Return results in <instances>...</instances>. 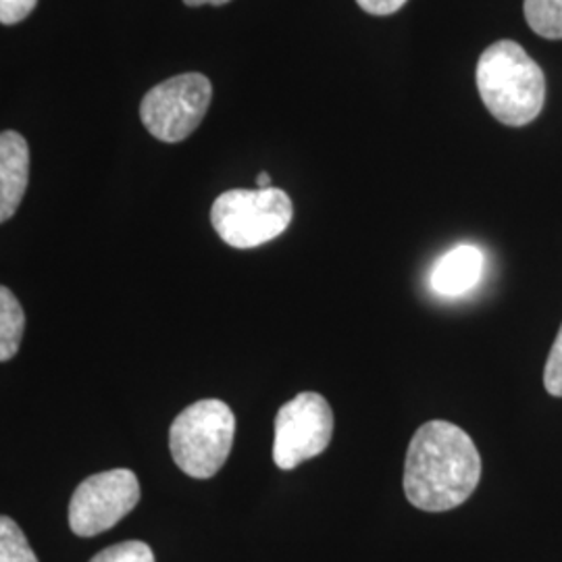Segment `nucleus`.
<instances>
[{
	"mask_svg": "<svg viewBox=\"0 0 562 562\" xmlns=\"http://www.w3.org/2000/svg\"><path fill=\"white\" fill-rule=\"evenodd\" d=\"M482 480V457L459 425L429 422L408 443L404 494L425 513L452 510L469 501Z\"/></svg>",
	"mask_w": 562,
	"mask_h": 562,
	"instance_id": "f257e3e1",
	"label": "nucleus"
},
{
	"mask_svg": "<svg viewBox=\"0 0 562 562\" xmlns=\"http://www.w3.org/2000/svg\"><path fill=\"white\" fill-rule=\"evenodd\" d=\"M475 80L483 104L504 125L521 127L542 113V67L517 42L501 41L487 46L477 63Z\"/></svg>",
	"mask_w": 562,
	"mask_h": 562,
	"instance_id": "f03ea898",
	"label": "nucleus"
},
{
	"mask_svg": "<svg viewBox=\"0 0 562 562\" xmlns=\"http://www.w3.org/2000/svg\"><path fill=\"white\" fill-rule=\"evenodd\" d=\"M234 436L236 417L225 402H194L181 411L169 429L171 457L186 475L209 480L227 461Z\"/></svg>",
	"mask_w": 562,
	"mask_h": 562,
	"instance_id": "7ed1b4c3",
	"label": "nucleus"
},
{
	"mask_svg": "<svg viewBox=\"0 0 562 562\" xmlns=\"http://www.w3.org/2000/svg\"><path fill=\"white\" fill-rule=\"evenodd\" d=\"M294 206L280 188L229 190L211 209V223L225 244L238 250L276 240L292 223Z\"/></svg>",
	"mask_w": 562,
	"mask_h": 562,
	"instance_id": "20e7f679",
	"label": "nucleus"
},
{
	"mask_svg": "<svg viewBox=\"0 0 562 562\" xmlns=\"http://www.w3.org/2000/svg\"><path fill=\"white\" fill-rule=\"evenodd\" d=\"M213 99V86L202 74H181L155 86L140 104L144 127L157 140H186L201 125Z\"/></svg>",
	"mask_w": 562,
	"mask_h": 562,
	"instance_id": "39448f33",
	"label": "nucleus"
},
{
	"mask_svg": "<svg viewBox=\"0 0 562 562\" xmlns=\"http://www.w3.org/2000/svg\"><path fill=\"white\" fill-rule=\"evenodd\" d=\"M140 503V483L130 469L97 473L78 485L69 504V527L80 538L109 531Z\"/></svg>",
	"mask_w": 562,
	"mask_h": 562,
	"instance_id": "423d86ee",
	"label": "nucleus"
},
{
	"mask_svg": "<svg viewBox=\"0 0 562 562\" xmlns=\"http://www.w3.org/2000/svg\"><path fill=\"white\" fill-rule=\"evenodd\" d=\"M334 436V413L317 392H302L285 402L276 417L273 461L292 471L301 462L319 457Z\"/></svg>",
	"mask_w": 562,
	"mask_h": 562,
	"instance_id": "0eeeda50",
	"label": "nucleus"
},
{
	"mask_svg": "<svg viewBox=\"0 0 562 562\" xmlns=\"http://www.w3.org/2000/svg\"><path fill=\"white\" fill-rule=\"evenodd\" d=\"M485 255L473 244H461L442 255L431 271V290L443 299H459L483 280Z\"/></svg>",
	"mask_w": 562,
	"mask_h": 562,
	"instance_id": "6e6552de",
	"label": "nucleus"
},
{
	"mask_svg": "<svg viewBox=\"0 0 562 562\" xmlns=\"http://www.w3.org/2000/svg\"><path fill=\"white\" fill-rule=\"evenodd\" d=\"M30 181V148L18 132L0 134V223L20 209Z\"/></svg>",
	"mask_w": 562,
	"mask_h": 562,
	"instance_id": "1a4fd4ad",
	"label": "nucleus"
},
{
	"mask_svg": "<svg viewBox=\"0 0 562 562\" xmlns=\"http://www.w3.org/2000/svg\"><path fill=\"white\" fill-rule=\"evenodd\" d=\"M25 329V315L15 294L0 285V362L18 355Z\"/></svg>",
	"mask_w": 562,
	"mask_h": 562,
	"instance_id": "9d476101",
	"label": "nucleus"
},
{
	"mask_svg": "<svg viewBox=\"0 0 562 562\" xmlns=\"http://www.w3.org/2000/svg\"><path fill=\"white\" fill-rule=\"evenodd\" d=\"M525 20L529 27L548 41L562 38V0H525Z\"/></svg>",
	"mask_w": 562,
	"mask_h": 562,
	"instance_id": "9b49d317",
	"label": "nucleus"
},
{
	"mask_svg": "<svg viewBox=\"0 0 562 562\" xmlns=\"http://www.w3.org/2000/svg\"><path fill=\"white\" fill-rule=\"evenodd\" d=\"M0 562H38L20 525L0 515Z\"/></svg>",
	"mask_w": 562,
	"mask_h": 562,
	"instance_id": "f8f14e48",
	"label": "nucleus"
},
{
	"mask_svg": "<svg viewBox=\"0 0 562 562\" xmlns=\"http://www.w3.org/2000/svg\"><path fill=\"white\" fill-rule=\"evenodd\" d=\"M90 562H155V554L148 543L132 540L102 550Z\"/></svg>",
	"mask_w": 562,
	"mask_h": 562,
	"instance_id": "ddd939ff",
	"label": "nucleus"
},
{
	"mask_svg": "<svg viewBox=\"0 0 562 562\" xmlns=\"http://www.w3.org/2000/svg\"><path fill=\"white\" fill-rule=\"evenodd\" d=\"M543 385L548 390V394L562 398V325L559 329V336L552 344L550 357L546 362V371H543Z\"/></svg>",
	"mask_w": 562,
	"mask_h": 562,
	"instance_id": "4468645a",
	"label": "nucleus"
},
{
	"mask_svg": "<svg viewBox=\"0 0 562 562\" xmlns=\"http://www.w3.org/2000/svg\"><path fill=\"white\" fill-rule=\"evenodd\" d=\"M36 2L38 0H0V23H20L36 9Z\"/></svg>",
	"mask_w": 562,
	"mask_h": 562,
	"instance_id": "2eb2a0df",
	"label": "nucleus"
},
{
	"mask_svg": "<svg viewBox=\"0 0 562 562\" xmlns=\"http://www.w3.org/2000/svg\"><path fill=\"white\" fill-rule=\"evenodd\" d=\"M357 2L369 15L383 18V15H394L396 11H401L408 0H357Z\"/></svg>",
	"mask_w": 562,
	"mask_h": 562,
	"instance_id": "dca6fc26",
	"label": "nucleus"
},
{
	"mask_svg": "<svg viewBox=\"0 0 562 562\" xmlns=\"http://www.w3.org/2000/svg\"><path fill=\"white\" fill-rule=\"evenodd\" d=\"M188 7H202V4H215V7H222V4H227V2H232V0H183Z\"/></svg>",
	"mask_w": 562,
	"mask_h": 562,
	"instance_id": "f3484780",
	"label": "nucleus"
},
{
	"mask_svg": "<svg viewBox=\"0 0 562 562\" xmlns=\"http://www.w3.org/2000/svg\"><path fill=\"white\" fill-rule=\"evenodd\" d=\"M257 186H259V190H267V188H273L271 186V176L269 173H259V178H257Z\"/></svg>",
	"mask_w": 562,
	"mask_h": 562,
	"instance_id": "a211bd4d",
	"label": "nucleus"
}]
</instances>
